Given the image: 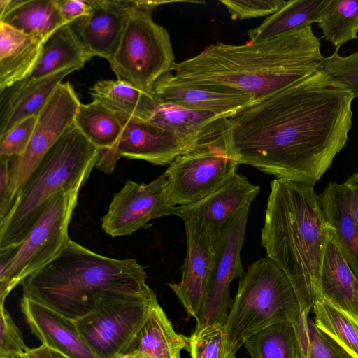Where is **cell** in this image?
I'll return each mask as SVG.
<instances>
[{
	"label": "cell",
	"mask_w": 358,
	"mask_h": 358,
	"mask_svg": "<svg viewBox=\"0 0 358 358\" xmlns=\"http://www.w3.org/2000/svg\"><path fill=\"white\" fill-rule=\"evenodd\" d=\"M322 70L350 90L355 98L358 96V52L341 56L336 49L324 57Z\"/></svg>",
	"instance_id": "obj_36"
},
{
	"label": "cell",
	"mask_w": 358,
	"mask_h": 358,
	"mask_svg": "<svg viewBox=\"0 0 358 358\" xmlns=\"http://www.w3.org/2000/svg\"><path fill=\"white\" fill-rule=\"evenodd\" d=\"M239 165L231 122L219 118L169 164L164 173L171 202L184 206L202 200L233 178Z\"/></svg>",
	"instance_id": "obj_7"
},
{
	"label": "cell",
	"mask_w": 358,
	"mask_h": 358,
	"mask_svg": "<svg viewBox=\"0 0 358 358\" xmlns=\"http://www.w3.org/2000/svg\"><path fill=\"white\" fill-rule=\"evenodd\" d=\"M93 101L126 118L147 121L157 104L152 95L119 80H101L90 92Z\"/></svg>",
	"instance_id": "obj_28"
},
{
	"label": "cell",
	"mask_w": 358,
	"mask_h": 358,
	"mask_svg": "<svg viewBox=\"0 0 358 358\" xmlns=\"http://www.w3.org/2000/svg\"><path fill=\"white\" fill-rule=\"evenodd\" d=\"M0 22L43 40L65 24L58 0H10L6 8L0 13Z\"/></svg>",
	"instance_id": "obj_27"
},
{
	"label": "cell",
	"mask_w": 358,
	"mask_h": 358,
	"mask_svg": "<svg viewBox=\"0 0 358 358\" xmlns=\"http://www.w3.org/2000/svg\"><path fill=\"white\" fill-rule=\"evenodd\" d=\"M157 302L150 288L115 298L74 320L96 358H121Z\"/></svg>",
	"instance_id": "obj_10"
},
{
	"label": "cell",
	"mask_w": 358,
	"mask_h": 358,
	"mask_svg": "<svg viewBox=\"0 0 358 358\" xmlns=\"http://www.w3.org/2000/svg\"><path fill=\"white\" fill-rule=\"evenodd\" d=\"M44 41L0 22V92L29 76Z\"/></svg>",
	"instance_id": "obj_26"
},
{
	"label": "cell",
	"mask_w": 358,
	"mask_h": 358,
	"mask_svg": "<svg viewBox=\"0 0 358 358\" xmlns=\"http://www.w3.org/2000/svg\"><path fill=\"white\" fill-rule=\"evenodd\" d=\"M233 20H246L270 16L285 3L282 0H224L220 1Z\"/></svg>",
	"instance_id": "obj_39"
},
{
	"label": "cell",
	"mask_w": 358,
	"mask_h": 358,
	"mask_svg": "<svg viewBox=\"0 0 358 358\" xmlns=\"http://www.w3.org/2000/svg\"><path fill=\"white\" fill-rule=\"evenodd\" d=\"M120 117L123 131L117 148L120 157L164 166L190 147L173 133L147 121Z\"/></svg>",
	"instance_id": "obj_18"
},
{
	"label": "cell",
	"mask_w": 358,
	"mask_h": 358,
	"mask_svg": "<svg viewBox=\"0 0 358 358\" xmlns=\"http://www.w3.org/2000/svg\"><path fill=\"white\" fill-rule=\"evenodd\" d=\"M16 157H0V222L9 215L16 201Z\"/></svg>",
	"instance_id": "obj_37"
},
{
	"label": "cell",
	"mask_w": 358,
	"mask_h": 358,
	"mask_svg": "<svg viewBox=\"0 0 358 358\" xmlns=\"http://www.w3.org/2000/svg\"><path fill=\"white\" fill-rule=\"evenodd\" d=\"M79 191L61 192L52 196L26 238L15 246L9 266L0 273V306L15 287L48 263L68 241L69 224Z\"/></svg>",
	"instance_id": "obj_9"
},
{
	"label": "cell",
	"mask_w": 358,
	"mask_h": 358,
	"mask_svg": "<svg viewBox=\"0 0 358 358\" xmlns=\"http://www.w3.org/2000/svg\"><path fill=\"white\" fill-rule=\"evenodd\" d=\"M92 57L71 25L64 24L43 41L35 66L20 82L40 79L69 68L78 70Z\"/></svg>",
	"instance_id": "obj_25"
},
{
	"label": "cell",
	"mask_w": 358,
	"mask_h": 358,
	"mask_svg": "<svg viewBox=\"0 0 358 358\" xmlns=\"http://www.w3.org/2000/svg\"><path fill=\"white\" fill-rule=\"evenodd\" d=\"M328 227L313 187L274 179L267 199L261 245L286 274L301 313H309L321 292Z\"/></svg>",
	"instance_id": "obj_3"
},
{
	"label": "cell",
	"mask_w": 358,
	"mask_h": 358,
	"mask_svg": "<svg viewBox=\"0 0 358 358\" xmlns=\"http://www.w3.org/2000/svg\"><path fill=\"white\" fill-rule=\"evenodd\" d=\"M322 296L358 322V280L328 229L321 273Z\"/></svg>",
	"instance_id": "obj_24"
},
{
	"label": "cell",
	"mask_w": 358,
	"mask_h": 358,
	"mask_svg": "<svg viewBox=\"0 0 358 358\" xmlns=\"http://www.w3.org/2000/svg\"><path fill=\"white\" fill-rule=\"evenodd\" d=\"M21 310L33 334L43 345L70 358H96L82 338L75 320L25 296Z\"/></svg>",
	"instance_id": "obj_19"
},
{
	"label": "cell",
	"mask_w": 358,
	"mask_h": 358,
	"mask_svg": "<svg viewBox=\"0 0 358 358\" xmlns=\"http://www.w3.org/2000/svg\"><path fill=\"white\" fill-rule=\"evenodd\" d=\"M25 355L27 358H70L64 353L43 344L38 348L29 349Z\"/></svg>",
	"instance_id": "obj_43"
},
{
	"label": "cell",
	"mask_w": 358,
	"mask_h": 358,
	"mask_svg": "<svg viewBox=\"0 0 358 358\" xmlns=\"http://www.w3.org/2000/svg\"><path fill=\"white\" fill-rule=\"evenodd\" d=\"M167 187L164 173L148 184L127 180L101 219L103 231L112 237L130 235L152 220L176 215L177 206L171 202Z\"/></svg>",
	"instance_id": "obj_12"
},
{
	"label": "cell",
	"mask_w": 358,
	"mask_h": 358,
	"mask_svg": "<svg viewBox=\"0 0 358 358\" xmlns=\"http://www.w3.org/2000/svg\"><path fill=\"white\" fill-rule=\"evenodd\" d=\"M350 193V206L354 220L358 227V172L345 182Z\"/></svg>",
	"instance_id": "obj_42"
},
{
	"label": "cell",
	"mask_w": 358,
	"mask_h": 358,
	"mask_svg": "<svg viewBox=\"0 0 358 358\" xmlns=\"http://www.w3.org/2000/svg\"><path fill=\"white\" fill-rule=\"evenodd\" d=\"M38 116L24 120L0 137V157H20L24 154L31 140Z\"/></svg>",
	"instance_id": "obj_38"
},
{
	"label": "cell",
	"mask_w": 358,
	"mask_h": 358,
	"mask_svg": "<svg viewBox=\"0 0 358 358\" xmlns=\"http://www.w3.org/2000/svg\"><path fill=\"white\" fill-rule=\"evenodd\" d=\"M224 325L212 324L195 328L189 337L191 358H227L224 347Z\"/></svg>",
	"instance_id": "obj_35"
},
{
	"label": "cell",
	"mask_w": 358,
	"mask_h": 358,
	"mask_svg": "<svg viewBox=\"0 0 358 358\" xmlns=\"http://www.w3.org/2000/svg\"><path fill=\"white\" fill-rule=\"evenodd\" d=\"M74 124L99 150L95 167L104 173H112L120 158L117 148L123 131L121 117L93 101L80 104Z\"/></svg>",
	"instance_id": "obj_21"
},
{
	"label": "cell",
	"mask_w": 358,
	"mask_h": 358,
	"mask_svg": "<svg viewBox=\"0 0 358 358\" xmlns=\"http://www.w3.org/2000/svg\"><path fill=\"white\" fill-rule=\"evenodd\" d=\"M352 92L322 69L229 118L240 164L314 185L345 145Z\"/></svg>",
	"instance_id": "obj_1"
},
{
	"label": "cell",
	"mask_w": 358,
	"mask_h": 358,
	"mask_svg": "<svg viewBox=\"0 0 358 358\" xmlns=\"http://www.w3.org/2000/svg\"><path fill=\"white\" fill-rule=\"evenodd\" d=\"M189 343V337L176 332L157 302L121 358H180L181 350H188Z\"/></svg>",
	"instance_id": "obj_23"
},
{
	"label": "cell",
	"mask_w": 358,
	"mask_h": 358,
	"mask_svg": "<svg viewBox=\"0 0 358 358\" xmlns=\"http://www.w3.org/2000/svg\"><path fill=\"white\" fill-rule=\"evenodd\" d=\"M76 70L69 68L40 79L18 82L1 92L0 137L24 120L38 116L63 79Z\"/></svg>",
	"instance_id": "obj_20"
},
{
	"label": "cell",
	"mask_w": 358,
	"mask_h": 358,
	"mask_svg": "<svg viewBox=\"0 0 358 358\" xmlns=\"http://www.w3.org/2000/svg\"><path fill=\"white\" fill-rule=\"evenodd\" d=\"M80 104L69 82H62L58 85L38 116L27 150L16 158L17 194L44 155L74 124Z\"/></svg>",
	"instance_id": "obj_13"
},
{
	"label": "cell",
	"mask_w": 358,
	"mask_h": 358,
	"mask_svg": "<svg viewBox=\"0 0 358 358\" xmlns=\"http://www.w3.org/2000/svg\"><path fill=\"white\" fill-rule=\"evenodd\" d=\"M29 349L8 310L3 305L0 306V358L25 355Z\"/></svg>",
	"instance_id": "obj_40"
},
{
	"label": "cell",
	"mask_w": 358,
	"mask_h": 358,
	"mask_svg": "<svg viewBox=\"0 0 358 358\" xmlns=\"http://www.w3.org/2000/svg\"><path fill=\"white\" fill-rule=\"evenodd\" d=\"M294 325L301 358H355L334 338L318 329L308 315L301 313L299 323Z\"/></svg>",
	"instance_id": "obj_34"
},
{
	"label": "cell",
	"mask_w": 358,
	"mask_h": 358,
	"mask_svg": "<svg viewBox=\"0 0 358 358\" xmlns=\"http://www.w3.org/2000/svg\"><path fill=\"white\" fill-rule=\"evenodd\" d=\"M170 2L134 1L118 48L109 62L117 80L150 95L156 83L172 73L176 64L169 32L152 16L156 7Z\"/></svg>",
	"instance_id": "obj_8"
},
{
	"label": "cell",
	"mask_w": 358,
	"mask_h": 358,
	"mask_svg": "<svg viewBox=\"0 0 358 358\" xmlns=\"http://www.w3.org/2000/svg\"><path fill=\"white\" fill-rule=\"evenodd\" d=\"M221 118L166 101H157L147 122L173 133L191 146L210 124Z\"/></svg>",
	"instance_id": "obj_30"
},
{
	"label": "cell",
	"mask_w": 358,
	"mask_h": 358,
	"mask_svg": "<svg viewBox=\"0 0 358 358\" xmlns=\"http://www.w3.org/2000/svg\"><path fill=\"white\" fill-rule=\"evenodd\" d=\"M244 346L252 358H301L294 324H273L250 336Z\"/></svg>",
	"instance_id": "obj_31"
},
{
	"label": "cell",
	"mask_w": 358,
	"mask_h": 358,
	"mask_svg": "<svg viewBox=\"0 0 358 358\" xmlns=\"http://www.w3.org/2000/svg\"><path fill=\"white\" fill-rule=\"evenodd\" d=\"M58 7L64 23L71 24L92 11L89 0H58Z\"/></svg>",
	"instance_id": "obj_41"
},
{
	"label": "cell",
	"mask_w": 358,
	"mask_h": 358,
	"mask_svg": "<svg viewBox=\"0 0 358 358\" xmlns=\"http://www.w3.org/2000/svg\"><path fill=\"white\" fill-rule=\"evenodd\" d=\"M313 309L317 327L358 358V322L324 297L315 301Z\"/></svg>",
	"instance_id": "obj_33"
},
{
	"label": "cell",
	"mask_w": 358,
	"mask_h": 358,
	"mask_svg": "<svg viewBox=\"0 0 358 358\" xmlns=\"http://www.w3.org/2000/svg\"><path fill=\"white\" fill-rule=\"evenodd\" d=\"M92 11L71 25L87 50L110 62L134 6L131 0H89Z\"/></svg>",
	"instance_id": "obj_15"
},
{
	"label": "cell",
	"mask_w": 358,
	"mask_h": 358,
	"mask_svg": "<svg viewBox=\"0 0 358 358\" xmlns=\"http://www.w3.org/2000/svg\"><path fill=\"white\" fill-rule=\"evenodd\" d=\"M321 43L311 26L259 42H217L176 63L174 81L251 95L255 103L322 69Z\"/></svg>",
	"instance_id": "obj_2"
},
{
	"label": "cell",
	"mask_w": 358,
	"mask_h": 358,
	"mask_svg": "<svg viewBox=\"0 0 358 358\" xmlns=\"http://www.w3.org/2000/svg\"><path fill=\"white\" fill-rule=\"evenodd\" d=\"M99 150L73 124L44 155L0 222V250L20 245L41 217L47 201L61 192L80 189L95 167Z\"/></svg>",
	"instance_id": "obj_5"
},
{
	"label": "cell",
	"mask_w": 358,
	"mask_h": 358,
	"mask_svg": "<svg viewBox=\"0 0 358 358\" xmlns=\"http://www.w3.org/2000/svg\"><path fill=\"white\" fill-rule=\"evenodd\" d=\"M124 358H143V357H138V356H134V357H124Z\"/></svg>",
	"instance_id": "obj_45"
},
{
	"label": "cell",
	"mask_w": 358,
	"mask_h": 358,
	"mask_svg": "<svg viewBox=\"0 0 358 358\" xmlns=\"http://www.w3.org/2000/svg\"><path fill=\"white\" fill-rule=\"evenodd\" d=\"M260 187L236 173L233 178L202 200L177 206L176 215L182 220L198 219L208 230L215 242L224 226L243 207L251 204Z\"/></svg>",
	"instance_id": "obj_16"
},
{
	"label": "cell",
	"mask_w": 358,
	"mask_h": 358,
	"mask_svg": "<svg viewBox=\"0 0 358 358\" xmlns=\"http://www.w3.org/2000/svg\"><path fill=\"white\" fill-rule=\"evenodd\" d=\"M152 95L157 101L172 103L192 110L212 113L225 118H230L255 103V99L248 94L181 83L171 80L169 74L156 83Z\"/></svg>",
	"instance_id": "obj_17"
},
{
	"label": "cell",
	"mask_w": 358,
	"mask_h": 358,
	"mask_svg": "<svg viewBox=\"0 0 358 358\" xmlns=\"http://www.w3.org/2000/svg\"><path fill=\"white\" fill-rule=\"evenodd\" d=\"M317 24L336 49L358 39V0H327Z\"/></svg>",
	"instance_id": "obj_32"
},
{
	"label": "cell",
	"mask_w": 358,
	"mask_h": 358,
	"mask_svg": "<svg viewBox=\"0 0 358 358\" xmlns=\"http://www.w3.org/2000/svg\"><path fill=\"white\" fill-rule=\"evenodd\" d=\"M146 278L135 259L99 255L69 238L22 285L23 296L76 320L115 298L150 289Z\"/></svg>",
	"instance_id": "obj_4"
},
{
	"label": "cell",
	"mask_w": 358,
	"mask_h": 358,
	"mask_svg": "<svg viewBox=\"0 0 358 358\" xmlns=\"http://www.w3.org/2000/svg\"><path fill=\"white\" fill-rule=\"evenodd\" d=\"M187 253L178 283L168 284L189 317H198L214 264V241L207 228L196 218H185Z\"/></svg>",
	"instance_id": "obj_14"
},
{
	"label": "cell",
	"mask_w": 358,
	"mask_h": 358,
	"mask_svg": "<svg viewBox=\"0 0 358 358\" xmlns=\"http://www.w3.org/2000/svg\"><path fill=\"white\" fill-rule=\"evenodd\" d=\"M329 232L358 280V227L344 183H329L319 196Z\"/></svg>",
	"instance_id": "obj_22"
},
{
	"label": "cell",
	"mask_w": 358,
	"mask_h": 358,
	"mask_svg": "<svg viewBox=\"0 0 358 358\" xmlns=\"http://www.w3.org/2000/svg\"><path fill=\"white\" fill-rule=\"evenodd\" d=\"M250 204L227 222L214 243V264L196 328L212 324L224 325L232 299L229 285L243 273L241 251L244 242Z\"/></svg>",
	"instance_id": "obj_11"
},
{
	"label": "cell",
	"mask_w": 358,
	"mask_h": 358,
	"mask_svg": "<svg viewBox=\"0 0 358 358\" xmlns=\"http://www.w3.org/2000/svg\"><path fill=\"white\" fill-rule=\"evenodd\" d=\"M1 358H27L26 355H10Z\"/></svg>",
	"instance_id": "obj_44"
},
{
	"label": "cell",
	"mask_w": 358,
	"mask_h": 358,
	"mask_svg": "<svg viewBox=\"0 0 358 358\" xmlns=\"http://www.w3.org/2000/svg\"><path fill=\"white\" fill-rule=\"evenodd\" d=\"M327 0H290L258 27L248 31L250 42H259L310 26L319 20Z\"/></svg>",
	"instance_id": "obj_29"
},
{
	"label": "cell",
	"mask_w": 358,
	"mask_h": 358,
	"mask_svg": "<svg viewBox=\"0 0 358 358\" xmlns=\"http://www.w3.org/2000/svg\"><path fill=\"white\" fill-rule=\"evenodd\" d=\"M301 308L296 292L284 271L269 257L252 263L240 278L224 324V347L227 358L256 332L273 324H297Z\"/></svg>",
	"instance_id": "obj_6"
}]
</instances>
